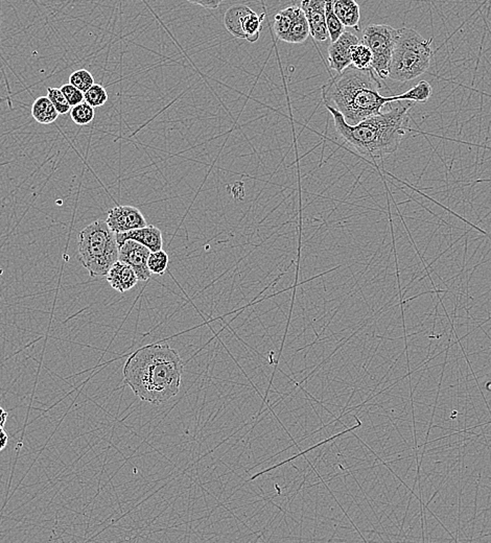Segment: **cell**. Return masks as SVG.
Wrapping results in <instances>:
<instances>
[{
  "mask_svg": "<svg viewBox=\"0 0 491 543\" xmlns=\"http://www.w3.org/2000/svg\"><path fill=\"white\" fill-rule=\"evenodd\" d=\"M183 363L180 354L167 344L136 350L123 366L125 383L143 401L161 405L180 390Z\"/></svg>",
  "mask_w": 491,
  "mask_h": 543,
  "instance_id": "cell-1",
  "label": "cell"
},
{
  "mask_svg": "<svg viewBox=\"0 0 491 543\" xmlns=\"http://www.w3.org/2000/svg\"><path fill=\"white\" fill-rule=\"evenodd\" d=\"M411 102L406 105L398 102V106L387 112L369 117L358 125L351 126L344 117L331 106L325 105L333 119L338 136L345 145L355 150L366 160L382 161L397 152L398 146L407 135L409 128V111L413 107Z\"/></svg>",
  "mask_w": 491,
  "mask_h": 543,
  "instance_id": "cell-2",
  "label": "cell"
},
{
  "mask_svg": "<svg viewBox=\"0 0 491 543\" xmlns=\"http://www.w3.org/2000/svg\"><path fill=\"white\" fill-rule=\"evenodd\" d=\"M380 90L382 83L373 68L358 70L351 65L323 86V104L341 113L348 125L355 126L380 114L387 104L399 102L398 94L384 97Z\"/></svg>",
  "mask_w": 491,
  "mask_h": 543,
  "instance_id": "cell-3",
  "label": "cell"
},
{
  "mask_svg": "<svg viewBox=\"0 0 491 543\" xmlns=\"http://www.w3.org/2000/svg\"><path fill=\"white\" fill-rule=\"evenodd\" d=\"M432 43L433 38L424 39L412 28L397 30L389 79L407 83L428 72L434 55Z\"/></svg>",
  "mask_w": 491,
  "mask_h": 543,
  "instance_id": "cell-4",
  "label": "cell"
},
{
  "mask_svg": "<svg viewBox=\"0 0 491 543\" xmlns=\"http://www.w3.org/2000/svg\"><path fill=\"white\" fill-rule=\"evenodd\" d=\"M116 234L106 221L97 219L84 228L79 236V259L90 277L106 276L118 260Z\"/></svg>",
  "mask_w": 491,
  "mask_h": 543,
  "instance_id": "cell-5",
  "label": "cell"
},
{
  "mask_svg": "<svg viewBox=\"0 0 491 543\" xmlns=\"http://www.w3.org/2000/svg\"><path fill=\"white\" fill-rule=\"evenodd\" d=\"M397 37V30L387 24H370L363 32L362 43L368 46L373 53L371 68L380 79H389Z\"/></svg>",
  "mask_w": 491,
  "mask_h": 543,
  "instance_id": "cell-6",
  "label": "cell"
},
{
  "mask_svg": "<svg viewBox=\"0 0 491 543\" xmlns=\"http://www.w3.org/2000/svg\"><path fill=\"white\" fill-rule=\"evenodd\" d=\"M106 223L115 234H123L148 226L145 217L140 210L129 205L115 206L110 209Z\"/></svg>",
  "mask_w": 491,
  "mask_h": 543,
  "instance_id": "cell-7",
  "label": "cell"
},
{
  "mask_svg": "<svg viewBox=\"0 0 491 543\" xmlns=\"http://www.w3.org/2000/svg\"><path fill=\"white\" fill-rule=\"evenodd\" d=\"M151 251L137 241H126L119 246L118 260L127 263L136 273L139 281H148L152 273L148 268V259Z\"/></svg>",
  "mask_w": 491,
  "mask_h": 543,
  "instance_id": "cell-8",
  "label": "cell"
},
{
  "mask_svg": "<svg viewBox=\"0 0 491 543\" xmlns=\"http://www.w3.org/2000/svg\"><path fill=\"white\" fill-rule=\"evenodd\" d=\"M360 42L357 35L351 32L343 33L338 40L331 42L329 48V67L337 73L349 67L351 65V50Z\"/></svg>",
  "mask_w": 491,
  "mask_h": 543,
  "instance_id": "cell-9",
  "label": "cell"
},
{
  "mask_svg": "<svg viewBox=\"0 0 491 543\" xmlns=\"http://www.w3.org/2000/svg\"><path fill=\"white\" fill-rule=\"evenodd\" d=\"M300 8L309 22L311 36L318 42L329 40L325 21V0H302Z\"/></svg>",
  "mask_w": 491,
  "mask_h": 543,
  "instance_id": "cell-10",
  "label": "cell"
},
{
  "mask_svg": "<svg viewBox=\"0 0 491 543\" xmlns=\"http://www.w3.org/2000/svg\"><path fill=\"white\" fill-rule=\"evenodd\" d=\"M116 239L119 246L131 239L145 246L151 252L159 251L163 248L162 232L154 225H148L143 228L116 234Z\"/></svg>",
  "mask_w": 491,
  "mask_h": 543,
  "instance_id": "cell-11",
  "label": "cell"
},
{
  "mask_svg": "<svg viewBox=\"0 0 491 543\" xmlns=\"http://www.w3.org/2000/svg\"><path fill=\"white\" fill-rule=\"evenodd\" d=\"M106 279L112 289L123 294L136 287L138 277L134 270L127 263L117 260L106 274Z\"/></svg>",
  "mask_w": 491,
  "mask_h": 543,
  "instance_id": "cell-12",
  "label": "cell"
},
{
  "mask_svg": "<svg viewBox=\"0 0 491 543\" xmlns=\"http://www.w3.org/2000/svg\"><path fill=\"white\" fill-rule=\"evenodd\" d=\"M333 8L335 14L345 28L360 30V11L355 0H333Z\"/></svg>",
  "mask_w": 491,
  "mask_h": 543,
  "instance_id": "cell-13",
  "label": "cell"
},
{
  "mask_svg": "<svg viewBox=\"0 0 491 543\" xmlns=\"http://www.w3.org/2000/svg\"><path fill=\"white\" fill-rule=\"evenodd\" d=\"M252 11L253 10L244 4H236L228 9L224 15V24L225 28L232 36L238 39H245L243 26H244L246 18Z\"/></svg>",
  "mask_w": 491,
  "mask_h": 543,
  "instance_id": "cell-14",
  "label": "cell"
},
{
  "mask_svg": "<svg viewBox=\"0 0 491 543\" xmlns=\"http://www.w3.org/2000/svg\"><path fill=\"white\" fill-rule=\"evenodd\" d=\"M32 116L40 125L48 126L57 121L59 113L48 97H40L33 104Z\"/></svg>",
  "mask_w": 491,
  "mask_h": 543,
  "instance_id": "cell-15",
  "label": "cell"
},
{
  "mask_svg": "<svg viewBox=\"0 0 491 543\" xmlns=\"http://www.w3.org/2000/svg\"><path fill=\"white\" fill-rule=\"evenodd\" d=\"M309 36H311V31H309V22H307V17H305L302 8L298 6L297 13H296L295 18H294L293 23H292L291 28H289V32L287 34L285 42H287V43L302 44L303 42L307 41V38Z\"/></svg>",
  "mask_w": 491,
  "mask_h": 543,
  "instance_id": "cell-16",
  "label": "cell"
},
{
  "mask_svg": "<svg viewBox=\"0 0 491 543\" xmlns=\"http://www.w3.org/2000/svg\"><path fill=\"white\" fill-rule=\"evenodd\" d=\"M297 10L298 6H292L280 11L275 15V18H274V32H275L276 37L282 40V41L285 42Z\"/></svg>",
  "mask_w": 491,
  "mask_h": 543,
  "instance_id": "cell-17",
  "label": "cell"
},
{
  "mask_svg": "<svg viewBox=\"0 0 491 543\" xmlns=\"http://www.w3.org/2000/svg\"><path fill=\"white\" fill-rule=\"evenodd\" d=\"M433 94V88L431 84L426 81H420L417 85L411 88L407 92L398 94L399 102L406 101L411 103L424 104L430 99Z\"/></svg>",
  "mask_w": 491,
  "mask_h": 543,
  "instance_id": "cell-18",
  "label": "cell"
},
{
  "mask_svg": "<svg viewBox=\"0 0 491 543\" xmlns=\"http://www.w3.org/2000/svg\"><path fill=\"white\" fill-rule=\"evenodd\" d=\"M333 2V0H325V21L331 42H335L345 32V26L335 14Z\"/></svg>",
  "mask_w": 491,
  "mask_h": 543,
  "instance_id": "cell-19",
  "label": "cell"
},
{
  "mask_svg": "<svg viewBox=\"0 0 491 543\" xmlns=\"http://www.w3.org/2000/svg\"><path fill=\"white\" fill-rule=\"evenodd\" d=\"M264 19L265 14L258 15V13L254 12V11H252V12L248 15L247 18H246L244 26H243L245 40H247L250 43H254V42H256L260 39V32H262L263 28L262 23L263 21H264Z\"/></svg>",
  "mask_w": 491,
  "mask_h": 543,
  "instance_id": "cell-20",
  "label": "cell"
},
{
  "mask_svg": "<svg viewBox=\"0 0 491 543\" xmlns=\"http://www.w3.org/2000/svg\"><path fill=\"white\" fill-rule=\"evenodd\" d=\"M373 55L370 48L360 42L357 45L353 46L351 50V65L358 70H367L371 68L373 64Z\"/></svg>",
  "mask_w": 491,
  "mask_h": 543,
  "instance_id": "cell-21",
  "label": "cell"
},
{
  "mask_svg": "<svg viewBox=\"0 0 491 543\" xmlns=\"http://www.w3.org/2000/svg\"><path fill=\"white\" fill-rule=\"evenodd\" d=\"M94 108L86 103L85 101L75 106V107H72V110H70V117L77 126L89 125L94 121Z\"/></svg>",
  "mask_w": 491,
  "mask_h": 543,
  "instance_id": "cell-22",
  "label": "cell"
},
{
  "mask_svg": "<svg viewBox=\"0 0 491 543\" xmlns=\"http://www.w3.org/2000/svg\"><path fill=\"white\" fill-rule=\"evenodd\" d=\"M169 254L163 251V249L151 252L149 259H148V268H149L150 272L154 275H159V276L165 274L167 268H169Z\"/></svg>",
  "mask_w": 491,
  "mask_h": 543,
  "instance_id": "cell-23",
  "label": "cell"
},
{
  "mask_svg": "<svg viewBox=\"0 0 491 543\" xmlns=\"http://www.w3.org/2000/svg\"><path fill=\"white\" fill-rule=\"evenodd\" d=\"M109 97H108L107 90L99 84H94L92 87L84 93V99H85L86 103L89 104L94 108L101 107V106L105 105Z\"/></svg>",
  "mask_w": 491,
  "mask_h": 543,
  "instance_id": "cell-24",
  "label": "cell"
},
{
  "mask_svg": "<svg viewBox=\"0 0 491 543\" xmlns=\"http://www.w3.org/2000/svg\"><path fill=\"white\" fill-rule=\"evenodd\" d=\"M70 84L85 93L94 85V77L88 70H79L72 72L70 77Z\"/></svg>",
  "mask_w": 491,
  "mask_h": 543,
  "instance_id": "cell-25",
  "label": "cell"
},
{
  "mask_svg": "<svg viewBox=\"0 0 491 543\" xmlns=\"http://www.w3.org/2000/svg\"><path fill=\"white\" fill-rule=\"evenodd\" d=\"M48 97L52 102L57 113L61 115L67 114L72 110V106L68 104L63 92L59 88H48Z\"/></svg>",
  "mask_w": 491,
  "mask_h": 543,
  "instance_id": "cell-26",
  "label": "cell"
},
{
  "mask_svg": "<svg viewBox=\"0 0 491 543\" xmlns=\"http://www.w3.org/2000/svg\"><path fill=\"white\" fill-rule=\"evenodd\" d=\"M60 89L63 92L64 97H66L68 104H70L72 107H75V106L79 105V104L83 103V102L85 101V99H84V92L77 89V88L72 86V84H65V85L62 86Z\"/></svg>",
  "mask_w": 491,
  "mask_h": 543,
  "instance_id": "cell-27",
  "label": "cell"
},
{
  "mask_svg": "<svg viewBox=\"0 0 491 543\" xmlns=\"http://www.w3.org/2000/svg\"><path fill=\"white\" fill-rule=\"evenodd\" d=\"M192 4H197V6H202V8L207 9V10H216L222 4L223 0H187Z\"/></svg>",
  "mask_w": 491,
  "mask_h": 543,
  "instance_id": "cell-28",
  "label": "cell"
},
{
  "mask_svg": "<svg viewBox=\"0 0 491 543\" xmlns=\"http://www.w3.org/2000/svg\"><path fill=\"white\" fill-rule=\"evenodd\" d=\"M9 436L8 434L4 432V427L0 429V451H4L6 446H8Z\"/></svg>",
  "mask_w": 491,
  "mask_h": 543,
  "instance_id": "cell-29",
  "label": "cell"
},
{
  "mask_svg": "<svg viewBox=\"0 0 491 543\" xmlns=\"http://www.w3.org/2000/svg\"><path fill=\"white\" fill-rule=\"evenodd\" d=\"M6 419H8V413H6V410L0 407V429L6 424Z\"/></svg>",
  "mask_w": 491,
  "mask_h": 543,
  "instance_id": "cell-30",
  "label": "cell"
}]
</instances>
